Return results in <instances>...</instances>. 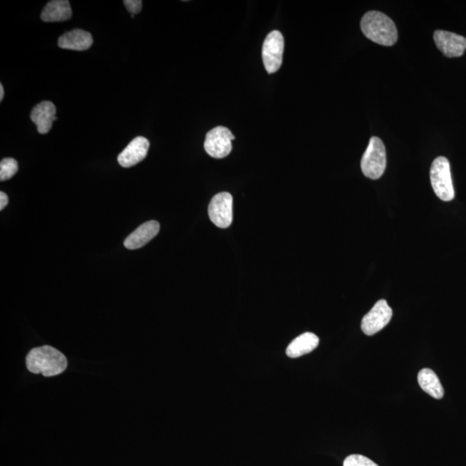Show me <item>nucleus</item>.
Segmentation results:
<instances>
[{"label": "nucleus", "mask_w": 466, "mask_h": 466, "mask_svg": "<svg viewBox=\"0 0 466 466\" xmlns=\"http://www.w3.org/2000/svg\"><path fill=\"white\" fill-rule=\"evenodd\" d=\"M418 383L423 391L434 398L441 399L444 396V389L433 370L427 368L422 370L418 374Z\"/></svg>", "instance_id": "dca6fc26"}, {"label": "nucleus", "mask_w": 466, "mask_h": 466, "mask_svg": "<svg viewBox=\"0 0 466 466\" xmlns=\"http://www.w3.org/2000/svg\"><path fill=\"white\" fill-rule=\"evenodd\" d=\"M126 9L131 13L132 15L139 13L142 10L143 2L141 0H125L123 2Z\"/></svg>", "instance_id": "6ab92c4d"}, {"label": "nucleus", "mask_w": 466, "mask_h": 466, "mask_svg": "<svg viewBox=\"0 0 466 466\" xmlns=\"http://www.w3.org/2000/svg\"><path fill=\"white\" fill-rule=\"evenodd\" d=\"M18 170V164L13 158H5L0 163V181L13 178Z\"/></svg>", "instance_id": "f3484780"}, {"label": "nucleus", "mask_w": 466, "mask_h": 466, "mask_svg": "<svg viewBox=\"0 0 466 466\" xmlns=\"http://www.w3.org/2000/svg\"><path fill=\"white\" fill-rule=\"evenodd\" d=\"M344 466H378L375 462L359 454H353L344 461Z\"/></svg>", "instance_id": "a211bd4d"}, {"label": "nucleus", "mask_w": 466, "mask_h": 466, "mask_svg": "<svg viewBox=\"0 0 466 466\" xmlns=\"http://www.w3.org/2000/svg\"><path fill=\"white\" fill-rule=\"evenodd\" d=\"M284 51V38L278 30H273L266 37L263 45V61L269 74L279 70L282 63Z\"/></svg>", "instance_id": "423d86ee"}, {"label": "nucleus", "mask_w": 466, "mask_h": 466, "mask_svg": "<svg viewBox=\"0 0 466 466\" xmlns=\"http://www.w3.org/2000/svg\"><path fill=\"white\" fill-rule=\"evenodd\" d=\"M361 30L370 40L383 46L394 45L398 38L394 22L380 11H368L362 18Z\"/></svg>", "instance_id": "f03ea898"}, {"label": "nucleus", "mask_w": 466, "mask_h": 466, "mask_svg": "<svg viewBox=\"0 0 466 466\" xmlns=\"http://www.w3.org/2000/svg\"><path fill=\"white\" fill-rule=\"evenodd\" d=\"M235 139L230 130L224 126H218L206 134L204 148L206 153L213 158H224L232 150V140Z\"/></svg>", "instance_id": "39448f33"}, {"label": "nucleus", "mask_w": 466, "mask_h": 466, "mask_svg": "<svg viewBox=\"0 0 466 466\" xmlns=\"http://www.w3.org/2000/svg\"><path fill=\"white\" fill-rule=\"evenodd\" d=\"M233 199L231 194L222 192L212 199L208 206V215L212 222L220 228H227L232 223Z\"/></svg>", "instance_id": "6e6552de"}, {"label": "nucleus", "mask_w": 466, "mask_h": 466, "mask_svg": "<svg viewBox=\"0 0 466 466\" xmlns=\"http://www.w3.org/2000/svg\"><path fill=\"white\" fill-rule=\"evenodd\" d=\"M434 39L437 48L446 56L460 57L464 55L466 49V38L458 34L436 30L434 34Z\"/></svg>", "instance_id": "1a4fd4ad"}, {"label": "nucleus", "mask_w": 466, "mask_h": 466, "mask_svg": "<svg viewBox=\"0 0 466 466\" xmlns=\"http://www.w3.org/2000/svg\"><path fill=\"white\" fill-rule=\"evenodd\" d=\"M320 339L318 336L313 332H305L298 336L297 338L289 344L286 354L291 358L304 356L306 354L312 353L319 346Z\"/></svg>", "instance_id": "4468645a"}, {"label": "nucleus", "mask_w": 466, "mask_h": 466, "mask_svg": "<svg viewBox=\"0 0 466 466\" xmlns=\"http://www.w3.org/2000/svg\"><path fill=\"white\" fill-rule=\"evenodd\" d=\"M94 43L93 37L89 32L82 30H73L64 33L58 39L60 48L83 51L89 49Z\"/></svg>", "instance_id": "ddd939ff"}, {"label": "nucleus", "mask_w": 466, "mask_h": 466, "mask_svg": "<svg viewBox=\"0 0 466 466\" xmlns=\"http://www.w3.org/2000/svg\"><path fill=\"white\" fill-rule=\"evenodd\" d=\"M26 365L30 372L43 374L44 377H54L67 369L66 357L54 347L44 346L30 351Z\"/></svg>", "instance_id": "f257e3e1"}, {"label": "nucleus", "mask_w": 466, "mask_h": 466, "mask_svg": "<svg viewBox=\"0 0 466 466\" xmlns=\"http://www.w3.org/2000/svg\"><path fill=\"white\" fill-rule=\"evenodd\" d=\"M72 17V9L68 0H52L45 6L41 14L44 22H62Z\"/></svg>", "instance_id": "2eb2a0df"}, {"label": "nucleus", "mask_w": 466, "mask_h": 466, "mask_svg": "<svg viewBox=\"0 0 466 466\" xmlns=\"http://www.w3.org/2000/svg\"><path fill=\"white\" fill-rule=\"evenodd\" d=\"M160 225L158 221L151 220L141 225L139 228L127 237L124 246L129 250H137L151 241L158 234Z\"/></svg>", "instance_id": "9b49d317"}, {"label": "nucleus", "mask_w": 466, "mask_h": 466, "mask_svg": "<svg viewBox=\"0 0 466 466\" xmlns=\"http://www.w3.org/2000/svg\"><path fill=\"white\" fill-rule=\"evenodd\" d=\"M56 106L51 101H43L37 105L30 113V118L36 124L40 134H47L51 131L53 122L56 120Z\"/></svg>", "instance_id": "f8f14e48"}, {"label": "nucleus", "mask_w": 466, "mask_h": 466, "mask_svg": "<svg viewBox=\"0 0 466 466\" xmlns=\"http://www.w3.org/2000/svg\"><path fill=\"white\" fill-rule=\"evenodd\" d=\"M385 146L379 137H372L361 160V170L366 177L379 179L386 169Z\"/></svg>", "instance_id": "20e7f679"}, {"label": "nucleus", "mask_w": 466, "mask_h": 466, "mask_svg": "<svg viewBox=\"0 0 466 466\" xmlns=\"http://www.w3.org/2000/svg\"><path fill=\"white\" fill-rule=\"evenodd\" d=\"M9 199L6 196V193L0 192V210H2L6 208L7 204H8Z\"/></svg>", "instance_id": "aec40b11"}, {"label": "nucleus", "mask_w": 466, "mask_h": 466, "mask_svg": "<svg viewBox=\"0 0 466 466\" xmlns=\"http://www.w3.org/2000/svg\"><path fill=\"white\" fill-rule=\"evenodd\" d=\"M150 142L144 137H137L118 156V162L123 168H131L146 158Z\"/></svg>", "instance_id": "9d476101"}, {"label": "nucleus", "mask_w": 466, "mask_h": 466, "mask_svg": "<svg viewBox=\"0 0 466 466\" xmlns=\"http://www.w3.org/2000/svg\"><path fill=\"white\" fill-rule=\"evenodd\" d=\"M393 311L385 300L378 301L370 309L367 315L362 320L361 328L364 334L368 336L376 334L377 332L387 326L392 318Z\"/></svg>", "instance_id": "0eeeda50"}, {"label": "nucleus", "mask_w": 466, "mask_h": 466, "mask_svg": "<svg viewBox=\"0 0 466 466\" xmlns=\"http://www.w3.org/2000/svg\"><path fill=\"white\" fill-rule=\"evenodd\" d=\"M430 180L434 193L441 201L453 200L455 192L451 175L450 163L444 156H439L432 163Z\"/></svg>", "instance_id": "7ed1b4c3"}, {"label": "nucleus", "mask_w": 466, "mask_h": 466, "mask_svg": "<svg viewBox=\"0 0 466 466\" xmlns=\"http://www.w3.org/2000/svg\"><path fill=\"white\" fill-rule=\"evenodd\" d=\"M4 95H5V91H4L2 84H0V101H3Z\"/></svg>", "instance_id": "412c9836"}]
</instances>
